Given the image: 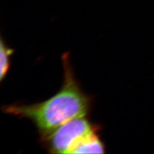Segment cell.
I'll use <instances>...</instances> for the list:
<instances>
[{
    "label": "cell",
    "instance_id": "obj_1",
    "mask_svg": "<svg viewBox=\"0 0 154 154\" xmlns=\"http://www.w3.org/2000/svg\"><path fill=\"white\" fill-rule=\"evenodd\" d=\"M64 71L60 90L44 102L30 105L14 103L2 107L4 113L32 122L40 136L77 117L88 116L92 98L85 94L75 78L68 53L62 57Z\"/></svg>",
    "mask_w": 154,
    "mask_h": 154
},
{
    "label": "cell",
    "instance_id": "obj_3",
    "mask_svg": "<svg viewBox=\"0 0 154 154\" xmlns=\"http://www.w3.org/2000/svg\"><path fill=\"white\" fill-rule=\"evenodd\" d=\"M98 132L95 131L83 137L71 149L69 153H105V144Z\"/></svg>",
    "mask_w": 154,
    "mask_h": 154
},
{
    "label": "cell",
    "instance_id": "obj_4",
    "mask_svg": "<svg viewBox=\"0 0 154 154\" xmlns=\"http://www.w3.org/2000/svg\"><path fill=\"white\" fill-rule=\"evenodd\" d=\"M14 53V49L7 45L2 37L0 40V82L5 79L11 67V56Z\"/></svg>",
    "mask_w": 154,
    "mask_h": 154
},
{
    "label": "cell",
    "instance_id": "obj_2",
    "mask_svg": "<svg viewBox=\"0 0 154 154\" xmlns=\"http://www.w3.org/2000/svg\"><path fill=\"white\" fill-rule=\"evenodd\" d=\"M98 125L84 116L77 117L40 136L42 145L52 153H69L75 144L86 135L100 131Z\"/></svg>",
    "mask_w": 154,
    "mask_h": 154
}]
</instances>
